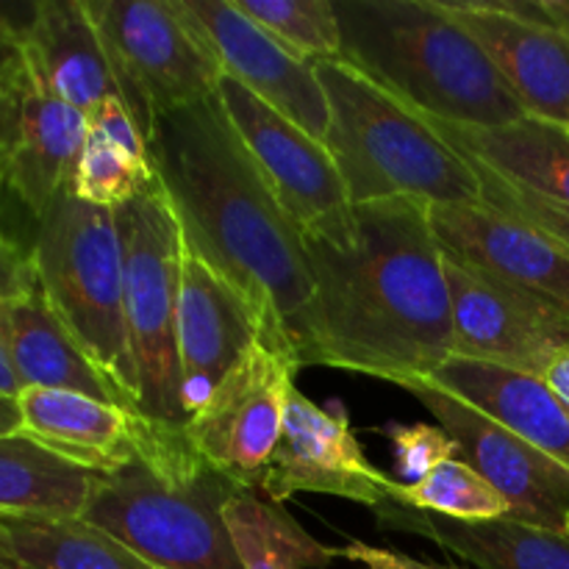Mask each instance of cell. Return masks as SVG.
Listing matches in <instances>:
<instances>
[{
    "label": "cell",
    "instance_id": "cell-1",
    "mask_svg": "<svg viewBox=\"0 0 569 569\" xmlns=\"http://www.w3.org/2000/svg\"><path fill=\"white\" fill-rule=\"evenodd\" d=\"M303 237L311 276L298 361L406 387L453 356L445 253L431 203L389 198L350 206Z\"/></svg>",
    "mask_w": 569,
    "mask_h": 569
},
{
    "label": "cell",
    "instance_id": "cell-2",
    "mask_svg": "<svg viewBox=\"0 0 569 569\" xmlns=\"http://www.w3.org/2000/svg\"><path fill=\"white\" fill-rule=\"evenodd\" d=\"M148 159L176 211L183 244L242 295L261 342L298 359L315 292L303 237L278 206L217 92L156 114Z\"/></svg>",
    "mask_w": 569,
    "mask_h": 569
},
{
    "label": "cell",
    "instance_id": "cell-3",
    "mask_svg": "<svg viewBox=\"0 0 569 569\" xmlns=\"http://www.w3.org/2000/svg\"><path fill=\"white\" fill-rule=\"evenodd\" d=\"M350 67L420 114L509 126L528 111L481 44L437 0H333Z\"/></svg>",
    "mask_w": 569,
    "mask_h": 569
},
{
    "label": "cell",
    "instance_id": "cell-4",
    "mask_svg": "<svg viewBox=\"0 0 569 569\" xmlns=\"http://www.w3.org/2000/svg\"><path fill=\"white\" fill-rule=\"evenodd\" d=\"M237 492L183 428L156 426L128 465L98 478L81 517L153 569H242L222 517Z\"/></svg>",
    "mask_w": 569,
    "mask_h": 569
},
{
    "label": "cell",
    "instance_id": "cell-5",
    "mask_svg": "<svg viewBox=\"0 0 569 569\" xmlns=\"http://www.w3.org/2000/svg\"><path fill=\"white\" fill-rule=\"evenodd\" d=\"M328 100L326 150L350 206L415 198L431 206H483L470 161L415 109L342 59L317 61Z\"/></svg>",
    "mask_w": 569,
    "mask_h": 569
},
{
    "label": "cell",
    "instance_id": "cell-6",
    "mask_svg": "<svg viewBox=\"0 0 569 569\" xmlns=\"http://www.w3.org/2000/svg\"><path fill=\"white\" fill-rule=\"evenodd\" d=\"M28 256L61 326L137 409L114 211L83 203L67 187L37 217V237Z\"/></svg>",
    "mask_w": 569,
    "mask_h": 569
},
{
    "label": "cell",
    "instance_id": "cell-7",
    "mask_svg": "<svg viewBox=\"0 0 569 569\" xmlns=\"http://www.w3.org/2000/svg\"><path fill=\"white\" fill-rule=\"evenodd\" d=\"M126 283V328L137 372V409L167 428L189 422L178 361L183 233L159 181L114 209Z\"/></svg>",
    "mask_w": 569,
    "mask_h": 569
},
{
    "label": "cell",
    "instance_id": "cell-8",
    "mask_svg": "<svg viewBox=\"0 0 569 569\" xmlns=\"http://www.w3.org/2000/svg\"><path fill=\"white\" fill-rule=\"evenodd\" d=\"M87 6L144 139L156 114L217 92L220 64L178 0H87Z\"/></svg>",
    "mask_w": 569,
    "mask_h": 569
},
{
    "label": "cell",
    "instance_id": "cell-9",
    "mask_svg": "<svg viewBox=\"0 0 569 569\" xmlns=\"http://www.w3.org/2000/svg\"><path fill=\"white\" fill-rule=\"evenodd\" d=\"M20 33L22 26L0 20V187L42 217L70 187L87 114L44 87Z\"/></svg>",
    "mask_w": 569,
    "mask_h": 569
},
{
    "label": "cell",
    "instance_id": "cell-10",
    "mask_svg": "<svg viewBox=\"0 0 569 569\" xmlns=\"http://www.w3.org/2000/svg\"><path fill=\"white\" fill-rule=\"evenodd\" d=\"M300 365L253 342L183 426L194 453L244 492H259L278 448Z\"/></svg>",
    "mask_w": 569,
    "mask_h": 569
},
{
    "label": "cell",
    "instance_id": "cell-11",
    "mask_svg": "<svg viewBox=\"0 0 569 569\" xmlns=\"http://www.w3.org/2000/svg\"><path fill=\"white\" fill-rule=\"evenodd\" d=\"M445 253L453 356L542 378L569 353V317L539 295Z\"/></svg>",
    "mask_w": 569,
    "mask_h": 569
},
{
    "label": "cell",
    "instance_id": "cell-12",
    "mask_svg": "<svg viewBox=\"0 0 569 569\" xmlns=\"http://www.w3.org/2000/svg\"><path fill=\"white\" fill-rule=\"evenodd\" d=\"M439 426L453 437L459 459L487 478L509 503V517L567 533L569 470L509 428L428 381L406 383Z\"/></svg>",
    "mask_w": 569,
    "mask_h": 569
},
{
    "label": "cell",
    "instance_id": "cell-13",
    "mask_svg": "<svg viewBox=\"0 0 569 569\" xmlns=\"http://www.w3.org/2000/svg\"><path fill=\"white\" fill-rule=\"evenodd\" d=\"M217 100L278 206L300 233L339 220L350 209L326 144L300 131L226 72L217 81Z\"/></svg>",
    "mask_w": 569,
    "mask_h": 569
},
{
    "label": "cell",
    "instance_id": "cell-14",
    "mask_svg": "<svg viewBox=\"0 0 569 569\" xmlns=\"http://www.w3.org/2000/svg\"><path fill=\"white\" fill-rule=\"evenodd\" d=\"M392 478L367 461L342 406L333 403L326 409L292 389L281 439L259 492L272 503L315 492L378 509L392 498Z\"/></svg>",
    "mask_w": 569,
    "mask_h": 569
},
{
    "label": "cell",
    "instance_id": "cell-15",
    "mask_svg": "<svg viewBox=\"0 0 569 569\" xmlns=\"http://www.w3.org/2000/svg\"><path fill=\"white\" fill-rule=\"evenodd\" d=\"M178 6L198 28L226 76L326 144L331 114L315 64L289 53L264 28L242 14L233 0H178Z\"/></svg>",
    "mask_w": 569,
    "mask_h": 569
},
{
    "label": "cell",
    "instance_id": "cell-16",
    "mask_svg": "<svg viewBox=\"0 0 569 569\" xmlns=\"http://www.w3.org/2000/svg\"><path fill=\"white\" fill-rule=\"evenodd\" d=\"M481 44L522 109L569 128V33L537 3H445Z\"/></svg>",
    "mask_w": 569,
    "mask_h": 569
},
{
    "label": "cell",
    "instance_id": "cell-17",
    "mask_svg": "<svg viewBox=\"0 0 569 569\" xmlns=\"http://www.w3.org/2000/svg\"><path fill=\"white\" fill-rule=\"evenodd\" d=\"M253 342H261V328L242 295L183 244L178 361L189 417Z\"/></svg>",
    "mask_w": 569,
    "mask_h": 569
},
{
    "label": "cell",
    "instance_id": "cell-18",
    "mask_svg": "<svg viewBox=\"0 0 569 569\" xmlns=\"http://www.w3.org/2000/svg\"><path fill=\"white\" fill-rule=\"evenodd\" d=\"M439 244L467 264L539 295L569 317V250L487 206H431Z\"/></svg>",
    "mask_w": 569,
    "mask_h": 569
},
{
    "label": "cell",
    "instance_id": "cell-19",
    "mask_svg": "<svg viewBox=\"0 0 569 569\" xmlns=\"http://www.w3.org/2000/svg\"><path fill=\"white\" fill-rule=\"evenodd\" d=\"M20 433L98 476L120 470L148 445L159 422L126 406L64 389L26 387L17 398Z\"/></svg>",
    "mask_w": 569,
    "mask_h": 569
},
{
    "label": "cell",
    "instance_id": "cell-20",
    "mask_svg": "<svg viewBox=\"0 0 569 569\" xmlns=\"http://www.w3.org/2000/svg\"><path fill=\"white\" fill-rule=\"evenodd\" d=\"M22 50L44 87L89 114L100 103L120 98V87L109 48L89 14L87 0H39L22 22Z\"/></svg>",
    "mask_w": 569,
    "mask_h": 569
},
{
    "label": "cell",
    "instance_id": "cell-21",
    "mask_svg": "<svg viewBox=\"0 0 569 569\" xmlns=\"http://www.w3.org/2000/svg\"><path fill=\"white\" fill-rule=\"evenodd\" d=\"M428 383L492 417L569 470V406L542 378L450 356Z\"/></svg>",
    "mask_w": 569,
    "mask_h": 569
},
{
    "label": "cell",
    "instance_id": "cell-22",
    "mask_svg": "<svg viewBox=\"0 0 569 569\" xmlns=\"http://www.w3.org/2000/svg\"><path fill=\"white\" fill-rule=\"evenodd\" d=\"M6 320H9L11 365L22 389H64L137 411L61 326L39 287L33 264L6 298Z\"/></svg>",
    "mask_w": 569,
    "mask_h": 569
},
{
    "label": "cell",
    "instance_id": "cell-23",
    "mask_svg": "<svg viewBox=\"0 0 569 569\" xmlns=\"http://www.w3.org/2000/svg\"><path fill=\"white\" fill-rule=\"evenodd\" d=\"M420 114V111H417ZM461 156L478 161L515 187L569 206V128L522 117L509 126H459L420 114Z\"/></svg>",
    "mask_w": 569,
    "mask_h": 569
},
{
    "label": "cell",
    "instance_id": "cell-24",
    "mask_svg": "<svg viewBox=\"0 0 569 569\" xmlns=\"http://www.w3.org/2000/svg\"><path fill=\"white\" fill-rule=\"evenodd\" d=\"M376 517L389 531L431 539L481 569H569V533L528 526L511 517L481 522L450 520L395 500L378 506Z\"/></svg>",
    "mask_w": 569,
    "mask_h": 569
},
{
    "label": "cell",
    "instance_id": "cell-25",
    "mask_svg": "<svg viewBox=\"0 0 569 569\" xmlns=\"http://www.w3.org/2000/svg\"><path fill=\"white\" fill-rule=\"evenodd\" d=\"M153 181L148 139L120 98L87 114V139L70 178V192L100 209H120Z\"/></svg>",
    "mask_w": 569,
    "mask_h": 569
},
{
    "label": "cell",
    "instance_id": "cell-26",
    "mask_svg": "<svg viewBox=\"0 0 569 569\" xmlns=\"http://www.w3.org/2000/svg\"><path fill=\"white\" fill-rule=\"evenodd\" d=\"M98 478L26 433L0 437V515L81 517Z\"/></svg>",
    "mask_w": 569,
    "mask_h": 569
},
{
    "label": "cell",
    "instance_id": "cell-27",
    "mask_svg": "<svg viewBox=\"0 0 569 569\" xmlns=\"http://www.w3.org/2000/svg\"><path fill=\"white\" fill-rule=\"evenodd\" d=\"M0 553L22 569H153L83 517L0 515Z\"/></svg>",
    "mask_w": 569,
    "mask_h": 569
},
{
    "label": "cell",
    "instance_id": "cell-28",
    "mask_svg": "<svg viewBox=\"0 0 569 569\" xmlns=\"http://www.w3.org/2000/svg\"><path fill=\"white\" fill-rule=\"evenodd\" d=\"M222 517L242 569H322L337 559V548L317 542L287 511L256 492L233 495Z\"/></svg>",
    "mask_w": 569,
    "mask_h": 569
},
{
    "label": "cell",
    "instance_id": "cell-29",
    "mask_svg": "<svg viewBox=\"0 0 569 569\" xmlns=\"http://www.w3.org/2000/svg\"><path fill=\"white\" fill-rule=\"evenodd\" d=\"M389 500L409 506V509L450 517V520L481 522L509 517V503L503 500V495L461 459H450L433 467L417 483L395 481Z\"/></svg>",
    "mask_w": 569,
    "mask_h": 569
},
{
    "label": "cell",
    "instance_id": "cell-30",
    "mask_svg": "<svg viewBox=\"0 0 569 569\" xmlns=\"http://www.w3.org/2000/svg\"><path fill=\"white\" fill-rule=\"evenodd\" d=\"M233 3L289 53L309 64L342 56V28L333 0H233Z\"/></svg>",
    "mask_w": 569,
    "mask_h": 569
},
{
    "label": "cell",
    "instance_id": "cell-31",
    "mask_svg": "<svg viewBox=\"0 0 569 569\" xmlns=\"http://www.w3.org/2000/svg\"><path fill=\"white\" fill-rule=\"evenodd\" d=\"M470 161L478 181H481V194L487 209L500 211V214L511 217V220L526 222V226L537 228L539 233H545V237H550L553 242H559L561 248L569 250V206H561L548 198H539V194L515 187V183L506 181V178L495 176L492 170L481 167L478 161Z\"/></svg>",
    "mask_w": 569,
    "mask_h": 569
},
{
    "label": "cell",
    "instance_id": "cell-32",
    "mask_svg": "<svg viewBox=\"0 0 569 569\" xmlns=\"http://www.w3.org/2000/svg\"><path fill=\"white\" fill-rule=\"evenodd\" d=\"M387 437L392 439L403 483H417L433 467L459 459L453 437L442 426H389Z\"/></svg>",
    "mask_w": 569,
    "mask_h": 569
},
{
    "label": "cell",
    "instance_id": "cell-33",
    "mask_svg": "<svg viewBox=\"0 0 569 569\" xmlns=\"http://www.w3.org/2000/svg\"><path fill=\"white\" fill-rule=\"evenodd\" d=\"M31 270V259L28 253H20L9 239L0 233V398L17 400L22 392V383L17 378L14 365H11L9 350V320H6V298L11 289L26 278Z\"/></svg>",
    "mask_w": 569,
    "mask_h": 569
},
{
    "label": "cell",
    "instance_id": "cell-34",
    "mask_svg": "<svg viewBox=\"0 0 569 569\" xmlns=\"http://www.w3.org/2000/svg\"><path fill=\"white\" fill-rule=\"evenodd\" d=\"M337 559H348L365 569H461V567L431 565V561H420L409 553H400V550L376 548V545H365V542H353V545H345V548H337Z\"/></svg>",
    "mask_w": 569,
    "mask_h": 569
},
{
    "label": "cell",
    "instance_id": "cell-35",
    "mask_svg": "<svg viewBox=\"0 0 569 569\" xmlns=\"http://www.w3.org/2000/svg\"><path fill=\"white\" fill-rule=\"evenodd\" d=\"M542 381L548 383V387L553 389V392L569 406V353L559 356V359L548 367V372L542 376Z\"/></svg>",
    "mask_w": 569,
    "mask_h": 569
},
{
    "label": "cell",
    "instance_id": "cell-36",
    "mask_svg": "<svg viewBox=\"0 0 569 569\" xmlns=\"http://www.w3.org/2000/svg\"><path fill=\"white\" fill-rule=\"evenodd\" d=\"M537 6L545 20L569 33V0H537Z\"/></svg>",
    "mask_w": 569,
    "mask_h": 569
},
{
    "label": "cell",
    "instance_id": "cell-37",
    "mask_svg": "<svg viewBox=\"0 0 569 569\" xmlns=\"http://www.w3.org/2000/svg\"><path fill=\"white\" fill-rule=\"evenodd\" d=\"M22 420L20 409H17V400L0 398V437H9V433H20Z\"/></svg>",
    "mask_w": 569,
    "mask_h": 569
},
{
    "label": "cell",
    "instance_id": "cell-38",
    "mask_svg": "<svg viewBox=\"0 0 569 569\" xmlns=\"http://www.w3.org/2000/svg\"><path fill=\"white\" fill-rule=\"evenodd\" d=\"M0 569H22V567L17 565V561H11L6 553H0Z\"/></svg>",
    "mask_w": 569,
    "mask_h": 569
},
{
    "label": "cell",
    "instance_id": "cell-39",
    "mask_svg": "<svg viewBox=\"0 0 569 569\" xmlns=\"http://www.w3.org/2000/svg\"><path fill=\"white\" fill-rule=\"evenodd\" d=\"M567 533H569V520H567Z\"/></svg>",
    "mask_w": 569,
    "mask_h": 569
}]
</instances>
